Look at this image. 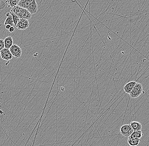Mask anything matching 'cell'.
I'll return each instance as SVG.
<instances>
[{
  "mask_svg": "<svg viewBox=\"0 0 149 146\" xmlns=\"http://www.w3.org/2000/svg\"><path fill=\"white\" fill-rule=\"evenodd\" d=\"M33 0H20L19 2L18 6L23 9H27Z\"/></svg>",
  "mask_w": 149,
  "mask_h": 146,
  "instance_id": "30bf717a",
  "label": "cell"
},
{
  "mask_svg": "<svg viewBox=\"0 0 149 146\" xmlns=\"http://www.w3.org/2000/svg\"><path fill=\"white\" fill-rule=\"evenodd\" d=\"M130 125L134 131H141L142 125L139 122L132 121Z\"/></svg>",
  "mask_w": 149,
  "mask_h": 146,
  "instance_id": "7c38bea8",
  "label": "cell"
},
{
  "mask_svg": "<svg viewBox=\"0 0 149 146\" xmlns=\"http://www.w3.org/2000/svg\"><path fill=\"white\" fill-rule=\"evenodd\" d=\"M5 48L4 40L0 39V51Z\"/></svg>",
  "mask_w": 149,
  "mask_h": 146,
  "instance_id": "ac0fdd59",
  "label": "cell"
},
{
  "mask_svg": "<svg viewBox=\"0 0 149 146\" xmlns=\"http://www.w3.org/2000/svg\"><path fill=\"white\" fill-rule=\"evenodd\" d=\"M38 9V5L36 2V0H33L29 6L27 10L31 15H33L37 12Z\"/></svg>",
  "mask_w": 149,
  "mask_h": 146,
  "instance_id": "8992f818",
  "label": "cell"
},
{
  "mask_svg": "<svg viewBox=\"0 0 149 146\" xmlns=\"http://www.w3.org/2000/svg\"><path fill=\"white\" fill-rule=\"evenodd\" d=\"M134 131L130 125L126 124L122 125L120 128V132L123 136L126 138L130 137Z\"/></svg>",
  "mask_w": 149,
  "mask_h": 146,
  "instance_id": "6da1fadb",
  "label": "cell"
},
{
  "mask_svg": "<svg viewBox=\"0 0 149 146\" xmlns=\"http://www.w3.org/2000/svg\"><path fill=\"white\" fill-rule=\"evenodd\" d=\"M15 28L13 26H11L9 30L10 33H13L15 31Z\"/></svg>",
  "mask_w": 149,
  "mask_h": 146,
  "instance_id": "d6986e66",
  "label": "cell"
},
{
  "mask_svg": "<svg viewBox=\"0 0 149 146\" xmlns=\"http://www.w3.org/2000/svg\"><path fill=\"white\" fill-rule=\"evenodd\" d=\"M23 9H24L23 8H21L20 6L17 5L13 8V9H11V11L17 15L19 18L22 19Z\"/></svg>",
  "mask_w": 149,
  "mask_h": 146,
  "instance_id": "ba28073f",
  "label": "cell"
},
{
  "mask_svg": "<svg viewBox=\"0 0 149 146\" xmlns=\"http://www.w3.org/2000/svg\"><path fill=\"white\" fill-rule=\"evenodd\" d=\"M11 26H10V25H6V29L8 30H9V29H10V28H11Z\"/></svg>",
  "mask_w": 149,
  "mask_h": 146,
  "instance_id": "ffe728a7",
  "label": "cell"
},
{
  "mask_svg": "<svg viewBox=\"0 0 149 146\" xmlns=\"http://www.w3.org/2000/svg\"><path fill=\"white\" fill-rule=\"evenodd\" d=\"M1 1H0V6H1Z\"/></svg>",
  "mask_w": 149,
  "mask_h": 146,
  "instance_id": "44dd1931",
  "label": "cell"
},
{
  "mask_svg": "<svg viewBox=\"0 0 149 146\" xmlns=\"http://www.w3.org/2000/svg\"><path fill=\"white\" fill-rule=\"evenodd\" d=\"M0 55L2 59L6 61L11 60L13 57L10 50L6 48L0 51Z\"/></svg>",
  "mask_w": 149,
  "mask_h": 146,
  "instance_id": "5b68a950",
  "label": "cell"
},
{
  "mask_svg": "<svg viewBox=\"0 0 149 146\" xmlns=\"http://www.w3.org/2000/svg\"><path fill=\"white\" fill-rule=\"evenodd\" d=\"M29 26V21L25 19H19L16 27L20 30H25Z\"/></svg>",
  "mask_w": 149,
  "mask_h": 146,
  "instance_id": "277c9868",
  "label": "cell"
},
{
  "mask_svg": "<svg viewBox=\"0 0 149 146\" xmlns=\"http://www.w3.org/2000/svg\"><path fill=\"white\" fill-rule=\"evenodd\" d=\"M5 48L7 49H10L13 45V37L11 36H9L6 37L4 40Z\"/></svg>",
  "mask_w": 149,
  "mask_h": 146,
  "instance_id": "9c48e42d",
  "label": "cell"
},
{
  "mask_svg": "<svg viewBox=\"0 0 149 146\" xmlns=\"http://www.w3.org/2000/svg\"><path fill=\"white\" fill-rule=\"evenodd\" d=\"M137 82L135 81H131L128 82L124 87V91L126 93L129 94L131 93L132 89H133Z\"/></svg>",
  "mask_w": 149,
  "mask_h": 146,
  "instance_id": "52a82bcc",
  "label": "cell"
},
{
  "mask_svg": "<svg viewBox=\"0 0 149 146\" xmlns=\"http://www.w3.org/2000/svg\"><path fill=\"white\" fill-rule=\"evenodd\" d=\"M143 91L142 85L141 84L137 82L133 89H132L130 95L132 98H135L139 97L142 93Z\"/></svg>",
  "mask_w": 149,
  "mask_h": 146,
  "instance_id": "7a4b0ae2",
  "label": "cell"
},
{
  "mask_svg": "<svg viewBox=\"0 0 149 146\" xmlns=\"http://www.w3.org/2000/svg\"><path fill=\"white\" fill-rule=\"evenodd\" d=\"M32 15L29 12V11L26 9H24L23 16H22V19H29L31 18Z\"/></svg>",
  "mask_w": 149,
  "mask_h": 146,
  "instance_id": "9a60e30c",
  "label": "cell"
},
{
  "mask_svg": "<svg viewBox=\"0 0 149 146\" xmlns=\"http://www.w3.org/2000/svg\"><path fill=\"white\" fill-rule=\"evenodd\" d=\"M10 14L11 15H12V16H13V22H14V24L15 25V26H16L17 25V23H18L19 20V18L18 16L15 14H14L13 12H10Z\"/></svg>",
  "mask_w": 149,
  "mask_h": 146,
  "instance_id": "e0dca14e",
  "label": "cell"
},
{
  "mask_svg": "<svg viewBox=\"0 0 149 146\" xmlns=\"http://www.w3.org/2000/svg\"><path fill=\"white\" fill-rule=\"evenodd\" d=\"M19 1V0H6V2L12 8L18 5Z\"/></svg>",
  "mask_w": 149,
  "mask_h": 146,
  "instance_id": "2e32d148",
  "label": "cell"
},
{
  "mask_svg": "<svg viewBox=\"0 0 149 146\" xmlns=\"http://www.w3.org/2000/svg\"><path fill=\"white\" fill-rule=\"evenodd\" d=\"M19 1H20V0H19Z\"/></svg>",
  "mask_w": 149,
  "mask_h": 146,
  "instance_id": "7402d4cb",
  "label": "cell"
},
{
  "mask_svg": "<svg viewBox=\"0 0 149 146\" xmlns=\"http://www.w3.org/2000/svg\"><path fill=\"white\" fill-rule=\"evenodd\" d=\"M4 25L5 26L7 25H10L11 26H13L14 25L13 19V16L12 15H9V16L7 17L6 19L4 22Z\"/></svg>",
  "mask_w": 149,
  "mask_h": 146,
  "instance_id": "5bb4252c",
  "label": "cell"
},
{
  "mask_svg": "<svg viewBox=\"0 0 149 146\" xmlns=\"http://www.w3.org/2000/svg\"><path fill=\"white\" fill-rule=\"evenodd\" d=\"M13 55V56L15 58H19L22 55V51L21 48L18 45L16 44H13L10 49H9Z\"/></svg>",
  "mask_w": 149,
  "mask_h": 146,
  "instance_id": "3957f363",
  "label": "cell"
},
{
  "mask_svg": "<svg viewBox=\"0 0 149 146\" xmlns=\"http://www.w3.org/2000/svg\"><path fill=\"white\" fill-rule=\"evenodd\" d=\"M127 143L130 146H137L139 145L140 142L141 141V138H128Z\"/></svg>",
  "mask_w": 149,
  "mask_h": 146,
  "instance_id": "8fae6325",
  "label": "cell"
},
{
  "mask_svg": "<svg viewBox=\"0 0 149 146\" xmlns=\"http://www.w3.org/2000/svg\"><path fill=\"white\" fill-rule=\"evenodd\" d=\"M143 135V134H142L141 131H134V132L132 133V134L129 137L133 138H141Z\"/></svg>",
  "mask_w": 149,
  "mask_h": 146,
  "instance_id": "4fadbf2b",
  "label": "cell"
}]
</instances>
